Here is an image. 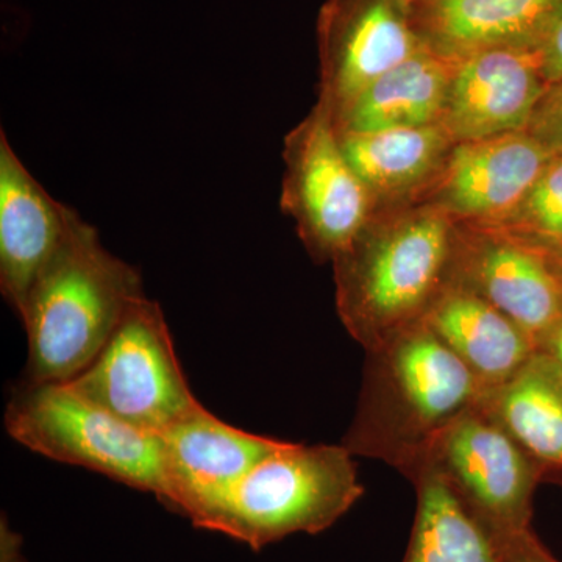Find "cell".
Listing matches in <instances>:
<instances>
[{"mask_svg":"<svg viewBox=\"0 0 562 562\" xmlns=\"http://www.w3.org/2000/svg\"><path fill=\"white\" fill-rule=\"evenodd\" d=\"M484 394L471 369L422 322L368 350L357 414L342 446L412 480L432 443Z\"/></svg>","mask_w":562,"mask_h":562,"instance_id":"obj_1","label":"cell"},{"mask_svg":"<svg viewBox=\"0 0 562 562\" xmlns=\"http://www.w3.org/2000/svg\"><path fill=\"white\" fill-rule=\"evenodd\" d=\"M140 297L139 272L106 250L98 231L77 216L20 314L29 339L27 382L76 379Z\"/></svg>","mask_w":562,"mask_h":562,"instance_id":"obj_2","label":"cell"},{"mask_svg":"<svg viewBox=\"0 0 562 562\" xmlns=\"http://www.w3.org/2000/svg\"><path fill=\"white\" fill-rule=\"evenodd\" d=\"M351 457L344 446L286 442L258 462L201 528L255 552L297 532L328 530L364 494Z\"/></svg>","mask_w":562,"mask_h":562,"instance_id":"obj_3","label":"cell"},{"mask_svg":"<svg viewBox=\"0 0 562 562\" xmlns=\"http://www.w3.org/2000/svg\"><path fill=\"white\" fill-rule=\"evenodd\" d=\"M450 250L447 221L422 214L371 239L358 236L335 258L339 312L366 351L424 322L443 290Z\"/></svg>","mask_w":562,"mask_h":562,"instance_id":"obj_4","label":"cell"},{"mask_svg":"<svg viewBox=\"0 0 562 562\" xmlns=\"http://www.w3.org/2000/svg\"><path fill=\"white\" fill-rule=\"evenodd\" d=\"M5 428L32 452L102 473L165 501L160 436L125 424L68 383L27 382L7 406Z\"/></svg>","mask_w":562,"mask_h":562,"instance_id":"obj_5","label":"cell"},{"mask_svg":"<svg viewBox=\"0 0 562 562\" xmlns=\"http://www.w3.org/2000/svg\"><path fill=\"white\" fill-rule=\"evenodd\" d=\"M77 394L138 430L161 435L194 412L161 306L133 303L95 360L68 382Z\"/></svg>","mask_w":562,"mask_h":562,"instance_id":"obj_6","label":"cell"},{"mask_svg":"<svg viewBox=\"0 0 562 562\" xmlns=\"http://www.w3.org/2000/svg\"><path fill=\"white\" fill-rule=\"evenodd\" d=\"M425 464L436 465L472 512L505 541L531 531L532 497L546 471L483 401L446 428Z\"/></svg>","mask_w":562,"mask_h":562,"instance_id":"obj_7","label":"cell"},{"mask_svg":"<svg viewBox=\"0 0 562 562\" xmlns=\"http://www.w3.org/2000/svg\"><path fill=\"white\" fill-rule=\"evenodd\" d=\"M288 161L284 203L313 254L335 260L364 231L368 187L347 161L325 103L291 136Z\"/></svg>","mask_w":562,"mask_h":562,"instance_id":"obj_8","label":"cell"},{"mask_svg":"<svg viewBox=\"0 0 562 562\" xmlns=\"http://www.w3.org/2000/svg\"><path fill=\"white\" fill-rule=\"evenodd\" d=\"M160 436L162 503L201 528L241 479L286 441L239 430L199 405Z\"/></svg>","mask_w":562,"mask_h":562,"instance_id":"obj_9","label":"cell"},{"mask_svg":"<svg viewBox=\"0 0 562 562\" xmlns=\"http://www.w3.org/2000/svg\"><path fill=\"white\" fill-rule=\"evenodd\" d=\"M549 90L539 49L469 52L457 57L442 128L460 143L524 132Z\"/></svg>","mask_w":562,"mask_h":562,"instance_id":"obj_10","label":"cell"},{"mask_svg":"<svg viewBox=\"0 0 562 562\" xmlns=\"http://www.w3.org/2000/svg\"><path fill=\"white\" fill-rule=\"evenodd\" d=\"M319 35L328 83L322 103L331 114L424 46L397 0H328Z\"/></svg>","mask_w":562,"mask_h":562,"instance_id":"obj_11","label":"cell"},{"mask_svg":"<svg viewBox=\"0 0 562 562\" xmlns=\"http://www.w3.org/2000/svg\"><path fill=\"white\" fill-rule=\"evenodd\" d=\"M77 216L52 198L0 133V291L18 316Z\"/></svg>","mask_w":562,"mask_h":562,"instance_id":"obj_12","label":"cell"},{"mask_svg":"<svg viewBox=\"0 0 562 562\" xmlns=\"http://www.w3.org/2000/svg\"><path fill=\"white\" fill-rule=\"evenodd\" d=\"M458 283L516 322L541 349L562 322V273L524 239L479 244L462 258Z\"/></svg>","mask_w":562,"mask_h":562,"instance_id":"obj_13","label":"cell"},{"mask_svg":"<svg viewBox=\"0 0 562 562\" xmlns=\"http://www.w3.org/2000/svg\"><path fill=\"white\" fill-rule=\"evenodd\" d=\"M553 155L541 139L525 131L460 143L447 168L443 202L457 213L479 220L513 216Z\"/></svg>","mask_w":562,"mask_h":562,"instance_id":"obj_14","label":"cell"},{"mask_svg":"<svg viewBox=\"0 0 562 562\" xmlns=\"http://www.w3.org/2000/svg\"><path fill=\"white\" fill-rule=\"evenodd\" d=\"M562 14V0H425L412 9L417 35L450 57L486 47L541 49Z\"/></svg>","mask_w":562,"mask_h":562,"instance_id":"obj_15","label":"cell"},{"mask_svg":"<svg viewBox=\"0 0 562 562\" xmlns=\"http://www.w3.org/2000/svg\"><path fill=\"white\" fill-rule=\"evenodd\" d=\"M424 324L471 369L486 392L512 379L539 350L516 322L458 281L439 292Z\"/></svg>","mask_w":562,"mask_h":562,"instance_id":"obj_16","label":"cell"},{"mask_svg":"<svg viewBox=\"0 0 562 562\" xmlns=\"http://www.w3.org/2000/svg\"><path fill=\"white\" fill-rule=\"evenodd\" d=\"M457 57L427 44L412 58L373 81L344 109L333 113L338 132L427 127L442 121Z\"/></svg>","mask_w":562,"mask_h":562,"instance_id":"obj_17","label":"cell"},{"mask_svg":"<svg viewBox=\"0 0 562 562\" xmlns=\"http://www.w3.org/2000/svg\"><path fill=\"white\" fill-rule=\"evenodd\" d=\"M409 482L417 509L403 562H501L509 541L472 512L436 465H422Z\"/></svg>","mask_w":562,"mask_h":562,"instance_id":"obj_18","label":"cell"},{"mask_svg":"<svg viewBox=\"0 0 562 562\" xmlns=\"http://www.w3.org/2000/svg\"><path fill=\"white\" fill-rule=\"evenodd\" d=\"M483 405L547 475H562V375L552 355L538 350L519 372L487 391Z\"/></svg>","mask_w":562,"mask_h":562,"instance_id":"obj_19","label":"cell"},{"mask_svg":"<svg viewBox=\"0 0 562 562\" xmlns=\"http://www.w3.org/2000/svg\"><path fill=\"white\" fill-rule=\"evenodd\" d=\"M338 132V131H336ZM353 171L372 190H395L419 180L441 158L450 136L441 125L338 132Z\"/></svg>","mask_w":562,"mask_h":562,"instance_id":"obj_20","label":"cell"},{"mask_svg":"<svg viewBox=\"0 0 562 562\" xmlns=\"http://www.w3.org/2000/svg\"><path fill=\"white\" fill-rule=\"evenodd\" d=\"M512 217L524 241L541 249L562 243V154L553 155Z\"/></svg>","mask_w":562,"mask_h":562,"instance_id":"obj_21","label":"cell"},{"mask_svg":"<svg viewBox=\"0 0 562 562\" xmlns=\"http://www.w3.org/2000/svg\"><path fill=\"white\" fill-rule=\"evenodd\" d=\"M531 124L536 138L554 154H562V81L547 91Z\"/></svg>","mask_w":562,"mask_h":562,"instance_id":"obj_22","label":"cell"},{"mask_svg":"<svg viewBox=\"0 0 562 562\" xmlns=\"http://www.w3.org/2000/svg\"><path fill=\"white\" fill-rule=\"evenodd\" d=\"M501 562H561L553 557L541 541L536 538L535 531H527L516 536L506 543Z\"/></svg>","mask_w":562,"mask_h":562,"instance_id":"obj_23","label":"cell"},{"mask_svg":"<svg viewBox=\"0 0 562 562\" xmlns=\"http://www.w3.org/2000/svg\"><path fill=\"white\" fill-rule=\"evenodd\" d=\"M539 50H541L543 76L552 88L562 81V14Z\"/></svg>","mask_w":562,"mask_h":562,"instance_id":"obj_24","label":"cell"},{"mask_svg":"<svg viewBox=\"0 0 562 562\" xmlns=\"http://www.w3.org/2000/svg\"><path fill=\"white\" fill-rule=\"evenodd\" d=\"M0 562H27L22 554V539L2 519L0 527Z\"/></svg>","mask_w":562,"mask_h":562,"instance_id":"obj_25","label":"cell"},{"mask_svg":"<svg viewBox=\"0 0 562 562\" xmlns=\"http://www.w3.org/2000/svg\"><path fill=\"white\" fill-rule=\"evenodd\" d=\"M539 350H543L547 351V353L552 355L554 360L560 362L562 366V322L552 333H550L549 338L542 342L541 349Z\"/></svg>","mask_w":562,"mask_h":562,"instance_id":"obj_26","label":"cell"},{"mask_svg":"<svg viewBox=\"0 0 562 562\" xmlns=\"http://www.w3.org/2000/svg\"><path fill=\"white\" fill-rule=\"evenodd\" d=\"M541 249V247H539ZM546 251L547 257L552 260L553 265L557 266L558 271L562 273V243L558 244V246L550 247V249H542Z\"/></svg>","mask_w":562,"mask_h":562,"instance_id":"obj_27","label":"cell"},{"mask_svg":"<svg viewBox=\"0 0 562 562\" xmlns=\"http://www.w3.org/2000/svg\"><path fill=\"white\" fill-rule=\"evenodd\" d=\"M398 3H402L405 9L412 11L414 7L419 5V3L425 2V0H397Z\"/></svg>","mask_w":562,"mask_h":562,"instance_id":"obj_28","label":"cell"},{"mask_svg":"<svg viewBox=\"0 0 562 562\" xmlns=\"http://www.w3.org/2000/svg\"><path fill=\"white\" fill-rule=\"evenodd\" d=\"M561 375H562V366H561Z\"/></svg>","mask_w":562,"mask_h":562,"instance_id":"obj_29","label":"cell"}]
</instances>
